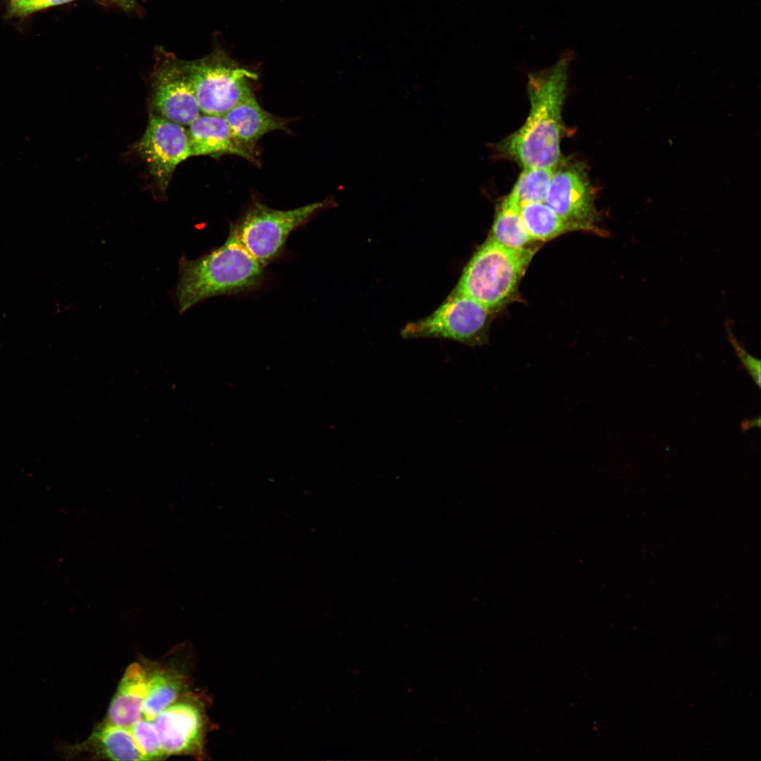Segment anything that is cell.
<instances>
[{
  "mask_svg": "<svg viewBox=\"0 0 761 761\" xmlns=\"http://www.w3.org/2000/svg\"><path fill=\"white\" fill-rule=\"evenodd\" d=\"M573 51L552 66L528 74L530 111L523 125L497 145L523 168H555L559 161L561 114Z\"/></svg>",
  "mask_w": 761,
  "mask_h": 761,
  "instance_id": "1",
  "label": "cell"
},
{
  "mask_svg": "<svg viewBox=\"0 0 761 761\" xmlns=\"http://www.w3.org/2000/svg\"><path fill=\"white\" fill-rule=\"evenodd\" d=\"M178 268L171 295L180 314L207 298L252 290L264 278V268L241 244L233 224L221 246L195 259L182 255Z\"/></svg>",
  "mask_w": 761,
  "mask_h": 761,
  "instance_id": "2",
  "label": "cell"
},
{
  "mask_svg": "<svg viewBox=\"0 0 761 761\" xmlns=\"http://www.w3.org/2000/svg\"><path fill=\"white\" fill-rule=\"evenodd\" d=\"M536 252V247L514 249L489 237L471 258L454 290L495 309L513 295Z\"/></svg>",
  "mask_w": 761,
  "mask_h": 761,
  "instance_id": "3",
  "label": "cell"
},
{
  "mask_svg": "<svg viewBox=\"0 0 761 761\" xmlns=\"http://www.w3.org/2000/svg\"><path fill=\"white\" fill-rule=\"evenodd\" d=\"M201 113L223 116L254 94L249 81L258 75L240 66L221 49L194 61L182 60Z\"/></svg>",
  "mask_w": 761,
  "mask_h": 761,
  "instance_id": "4",
  "label": "cell"
},
{
  "mask_svg": "<svg viewBox=\"0 0 761 761\" xmlns=\"http://www.w3.org/2000/svg\"><path fill=\"white\" fill-rule=\"evenodd\" d=\"M335 204L333 199L290 210H276L254 202L233 225L247 251L264 268L281 252L289 235L319 211Z\"/></svg>",
  "mask_w": 761,
  "mask_h": 761,
  "instance_id": "5",
  "label": "cell"
},
{
  "mask_svg": "<svg viewBox=\"0 0 761 761\" xmlns=\"http://www.w3.org/2000/svg\"><path fill=\"white\" fill-rule=\"evenodd\" d=\"M490 310L476 299L454 290L430 315L401 329L404 339H448L475 347L488 339Z\"/></svg>",
  "mask_w": 761,
  "mask_h": 761,
  "instance_id": "6",
  "label": "cell"
},
{
  "mask_svg": "<svg viewBox=\"0 0 761 761\" xmlns=\"http://www.w3.org/2000/svg\"><path fill=\"white\" fill-rule=\"evenodd\" d=\"M136 149L146 162L161 197H165L176 167L192 156L187 129L151 113Z\"/></svg>",
  "mask_w": 761,
  "mask_h": 761,
  "instance_id": "7",
  "label": "cell"
},
{
  "mask_svg": "<svg viewBox=\"0 0 761 761\" xmlns=\"http://www.w3.org/2000/svg\"><path fill=\"white\" fill-rule=\"evenodd\" d=\"M157 56L151 80L152 113L190 125L201 111L182 60L169 54Z\"/></svg>",
  "mask_w": 761,
  "mask_h": 761,
  "instance_id": "8",
  "label": "cell"
},
{
  "mask_svg": "<svg viewBox=\"0 0 761 761\" xmlns=\"http://www.w3.org/2000/svg\"><path fill=\"white\" fill-rule=\"evenodd\" d=\"M166 756L186 755L204 758L208 719L204 704L191 698L159 713L151 721Z\"/></svg>",
  "mask_w": 761,
  "mask_h": 761,
  "instance_id": "9",
  "label": "cell"
},
{
  "mask_svg": "<svg viewBox=\"0 0 761 761\" xmlns=\"http://www.w3.org/2000/svg\"><path fill=\"white\" fill-rule=\"evenodd\" d=\"M544 203L578 231L602 232L595 224L594 194L581 163L567 162L555 168Z\"/></svg>",
  "mask_w": 761,
  "mask_h": 761,
  "instance_id": "10",
  "label": "cell"
},
{
  "mask_svg": "<svg viewBox=\"0 0 761 761\" xmlns=\"http://www.w3.org/2000/svg\"><path fill=\"white\" fill-rule=\"evenodd\" d=\"M187 129L191 156L233 154L258 163L255 147L242 143L222 116L200 114Z\"/></svg>",
  "mask_w": 761,
  "mask_h": 761,
  "instance_id": "11",
  "label": "cell"
},
{
  "mask_svg": "<svg viewBox=\"0 0 761 761\" xmlns=\"http://www.w3.org/2000/svg\"><path fill=\"white\" fill-rule=\"evenodd\" d=\"M148 691L147 671L139 663L129 665L110 703L107 721L130 729L142 717Z\"/></svg>",
  "mask_w": 761,
  "mask_h": 761,
  "instance_id": "12",
  "label": "cell"
},
{
  "mask_svg": "<svg viewBox=\"0 0 761 761\" xmlns=\"http://www.w3.org/2000/svg\"><path fill=\"white\" fill-rule=\"evenodd\" d=\"M223 117L235 137L252 147L265 134L286 130L287 120L264 110L254 94L236 104Z\"/></svg>",
  "mask_w": 761,
  "mask_h": 761,
  "instance_id": "13",
  "label": "cell"
},
{
  "mask_svg": "<svg viewBox=\"0 0 761 761\" xmlns=\"http://www.w3.org/2000/svg\"><path fill=\"white\" fill-rule=\"evenodd\" d=\"M78 750L94 757L112 760H145L130 729L109 721L95 727L89 737L79 745Z\"/></svg>",
  "mask_w": 761,
  "mask_h": 761,
  "instance_id": "14",
  "label": "cell"
},
{
  "mask_svg": "<svg viewBox=\"0 0 761 761\" xmlns=\"http://www.w3.org/2000/svg\"><path fill=\"white\" fill-rule=\"evenodd\" d=\"M490 237L514 249L528 248L534 240L524 225L520 206L509 194L502 200L497 209Z\"/></svg>",
  "mask_w": 761,
  "mask_h": 761,
  "instance_id": "15",
  "label": "cell"
},
{
  "mask_svg": "<svg viewBox=\"0 0 761 761\" xmlns=\"http://www.w3.org/2000/svg\"><path fill=\"white\" fill-rule=\"evenodd\" d=\"M183 686L182 676L175 670L156 669L148 673V691L142 712L144 718L152 721L176 700Z\"/></svg>",
  "mask_w": 761,
  "mask_h": 761,
  "instance_id": "16",
  "label": "cell"
},
{
  "mask_svg": "<svg viewBox=\"0 0 761 761\" xmlns=\"http://www.w3.org/2000/svg\"><path fill=\"white\" fill-rule=\"evenodd\" d=\"M524 225L535 240L546 241L565 233L578 231L544 202L528 203L520 206Z\"/></svg>",
  "mask_w": 761,
  "mask_h": 761,
  "instance_id": "17",
  "label": "cell"
},
{
  "mask_svg": "<svg viewBox=\"0 0 761 761\" xmlns=\"http://www.w3.org/2000/svg\"><path fill=\"white\" fill-rule=\"evenodd\" d=\"M554 169L524 168L509 195L519 206L528 203L544 202Z\"/></svg>",
  "mask_w": 761,
  "mask_h": 761,
  "instance_id": "18",
  "label": "cell"
},
{
  "mask_svg": "<svg viewBox=\"0 0 761 761\" xmlns=\"http://www.w3.org/2000/svg\"><path fill=\"white\" fill-rule=\"evenodd\" d=\"M130 730L145 760H161L166 756L151 721L142 717Z\"/></svg>",
  "mask_w": 761,
  "mask_h": 761,
  "instance_id": "19",
  "label": "cell"
},
{
  "mask_svg": "<svg viewBox=\"0 0 761 761\" xmlns=\"http://www.w3.org/2000/svg\"><path fill=\"white\" fill-rule=\"evenodd\" d=\"M728 333L729 334V338L730 339V340H731V343L733 344L734 347H735L736 350L738 352L739 358L743 361V363L745 365V368L748 370V371L750 372V375L754 378L756 383L758 385H760V361L758 360H755L754 358H753L748 354H747L745 352V351L737 342V341L736 340L734 335L731 333H730L729 330Z\"/></svg>",
  "mask_w": 761,
  "mask_h": 761,
  "instance_id": "20",
  "label": "cell"
},
{
  "mask_svg": "<svg viewBox=\"0 0 761 761\" xmlns=\"http://www.w3.org/2000/svg\"><path fill=\"white\" fill-rule=\"evenodd\" d=\"M35 0H11V11L16 15H27L30 6Z\"/></svg>",
  "mask_w": 761,
  "mask_h": 761,
  "instance_id": "21",
  "label": "cell"
},
{
  "mask_svg": "<svg viewBox=\"0 0 761 761\" xmlns=\"http://www.w3.org/2000/svg\"><path fill=\"white\" fill-rule=\"evenodd\" d=\"M73 0H35L30 6L27 14L50 6H57Z\"/></svg>",
  "mask_w": 761,
  "mask_h": 761,
  "instance_id": "22",
  "label": "cell"
},
{
  "mask_svg": "<svg viewBox=\"0 0 761 761\" xmlns=\"http://www.w3.org/2000/svg\"><path fill=\"white\" fill-rule=\"evenodd\" d=\"M118 1H122V2H123V3H127V4H128V5H129L130 2V1H132V0H118Z\"/></svg>",
  "mask_w": 761,
  "mask_h": 761,
  "instance_id": "23",
  "label": "cell"
}]
</instances>
